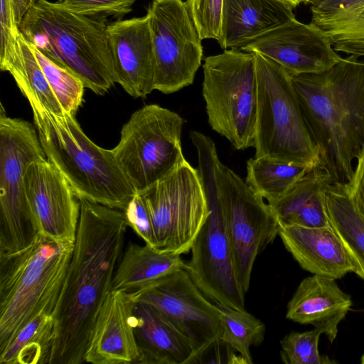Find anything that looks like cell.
<instances>
[{"label":"cell","mask_w":364,"mask_h":364,"mask_svg":"<svg viewBox=\"0 0 364 364\" xmlns=\"http://www.w3.org/2000/svg\"><path fill=\"white\" fill-rule=\"evenodd\" d=\"M73 255L54 312L49 364H81L98 313L112 290L128 223L123 210L80 198Z\"/></svg>","instance_id":"cell-1"},{"label":"cell","mask_w":364,"mask_h":364,"mask_svg":"<svg viewBox=\"0 0 364 364\" xmlns=\"http://www.w3.org/2000/svg\"><path fill=\"white\" fill-rule=\"evenodd\" d=\"M291 76L317 166L332 183L347 184L364 151V60L349 55L322 73Z\"/></svg>","instance_id":"cell-2"},{"label":"cell","mask_w":364,"mask_h":364,"mask_svg":"<svg viewBox=\"0 0 364 364\" xmlns=\"http://www.w3.org/2000/svg\"><path fill=\"white\" fill-rule=\"evenodd\" d=\"M106 21L72 12L58 1L36 0L18 28L31 44L80 79L85 88L103 95L116 83Z\"/></svg>","instance_id":"cell-3"},{"label":"cell","mask_w":364,"mask_h":364,"mask_svg":"<svg viewBox=\"0 0 364 364\" xmlns=\"http://www.w3.org/2000/svg\"><path fill=\"white\" fill-rule=\"evenodd\" d=\"M46 159L63 174L78 198L124 210L137 193L112 150L95 144L75 116L55 114L30 103Z\"/></svg>","instance_id":"cell-4"},{"label":"cell","mask_w":364,"mask_h":364,"mask_svg":"<svg viewBox=\"0 0 364 364\" xmlns=\"http://www.w3.org/2000/svg\"><path fill=\"white\" fill-rule=\"evenodd\" d=\"M74 243L39 234L27 248L0 255V353L37 316L54 315Z\"/></svg>","instance_id":"cell-5"},{"label":"cell","mask_w":364,"mask_h":364,"mask_svg":"<svg viewBox=\"0 0 364 364\" xmlns=\"http://www.w3.org/2000/svg\"><path fill=\"white\" fill-rule=\"evenodd\" d=\"M198 154L197 170L210 213L191 248L186 269L209 299L245 310L244 292L236 274L231 246L223 222L217 178L220 161L214 141L207 135L190 132Z\"/></svg>","instance_id":"cell-6"},{"label":"cell","mask_w":364,"mask_h":364,"mask_svg":"<svg viewBox=\"0 0 364 364\" xmlns=\"http://www.w3.org/2000/svg\"><path fill=\"white\" fill-rule=\"evenodd\" d=\"M253 53L257 85L255 157L317 166V151L291 75L272 60Z\"/></svg>","instance_id":"cell-7"},{"label":"cell","mask_w":364,"mask_h":364,"mask_svg":"<svg viewBox=\"0 0 364 364\" xmlns=\"http://www.w3.org/2000/svg\"><path fill=\"white\" fill-rule=\"evenodd\" d=\"M203 97L211 129L237 150L254 146L257 85L253 53L239 49L206 57Z\"/></svg>","instance_id":"cell-8"},{"label":"cell","mask_w":364,"mask_h":364,"mask_svg":"<svg viewBox=\"0 0 364 364\" xmlns=\"http://www.w3.org/2000/svg\"><path fill=\"white\" fill-rule=\"evenodd\" d=\"M46 158L36 129L30 122L0 116V255L21 251L39 231L24 187L27 167Z\"/></svg>","instance_id":"cell-9"},{"label":"cell","mask_w":364,"mask_h":364,"mask_svg":"<svg viewBox=\"0 0 364 364\" xmlns=\"http://www.w3.org/2000/svg\"><path fill=\"white\" fill-rule=\"evenodd\" d=\"M184 119L156 104L135 111L122 126L112 150L136 192L148 188L185 159L181 148Z\"/></svg>","instance_id":"cell-10"},{"label":"cell","mask_w":364,"mask_h":364,"mask_svg":"<svg viewBox=\"0 0 364 364\" xmlns=\"http://www.w3.org/2000/svg\"><path fill=\"white\" fill-rule=\"evenodd\" d=\"M139 193L151 215L156 248L178 255L191 251L210 213L197 168L184 159Z\"/></svg>","instance_id":"cell-11"},{"label":"cell","mask_w":364,"mask_h":364,"mask_svg":"<svg viewBox=\"0 0 364 364\" xmlns=\"http://www.w3.org/2000/svg\"><path fill=\"white\" fill-rule=\"evenodd\" d=\"M217 178L237 277L246 293L255 261L279 235L281 223L269 203L221 161Z\"/></svg>","instance_id":"cell-12"},{"label":"cell","mask_w":364,"mask_h":364,"mask_svg":"<svg viewBox=\"0 0 364 364\" xmlns=\"http://www.w3.org/2000/svg\"><path fill=\"white\" fill-rule=\"evenodd\" d=\"M146 15L155 61L154 89L171 94L191 85L203 50L186 2L154 0Z\"/></svg>","instance_id":"cell-13"},{"label":"cell","mask_w":364,"mask_h":364,"mask_svg":"<svg viewBox=\"0 0 364 364\" xmlns=\"http://www.w3.org/2000/svg\"><path fill=\"white\" fill-rule=\"evenodd\" d=\"M134 294L136 301L154 307L189 341L194 350L191 364L221 336L223 329L215 303L208 300L186 268Z\"/></svg>","instance_id":"cell-14"},{"label":"cell","mask_w":364,"mask_h":364,"mask_svg":"<svg viewBox=\"0 0 364 364\" xmlns=\"http://www.w3.org/2000/svg\"><path fill=\"white\" fill-rule=\"evenodd\" d=\"M23 182L39 233L75 242L80 201L59 170L46 158L38 159L27 167Z\"/></svg>","instance_id":"cell-15"},{"label":"cell","mask_w":364,"mask_h":364,"mask_svg":"<svg viewBox=\"0 0 364 364\" xmlns=\"http://www.w3.org/2000/svg\"><path fill=\"white\" fill-rule=\"evenodd\" d=\"M239 50L259 53L291 75L320 73L343 58L318 26L296 18L257 36Z\"/></svg>","instance_id":"cell-16"},{"label":"cell","mask_w":364,"mask_h":364,"mask_svg":"<svg viewBox=\"0 0 364 364\" xmlns=\"http://www.w3.org/2000/svg\"><path fill=\"white\" fill-rule=\"evenodd\" d=\"M107 35L116 83L130 96L144 98L154 89L155 61L149 17L116 20Z\"/></svg>","instance_id":"cell-17"},{"label":"cell","mask_w":364,"mask_h":364,"mask_svg":"<svg viewBox=\"0 0 364 364\" xmlns=\"http://www.w3.org/2000/svg\"><path fill=\"white\" fill-rule=\"evenodd\" d=\"M134 292L111 290L95 321L85 362L136 363L139 350L133 328Z\"/></svg>","instance_id":"cell-18"},{"label":"cell","mask_w":364,"mask_h":364,"mask_svg":"<svg viewBox=\"0 0 364 364\" xmlns=\"http://www.w3.org/2000/svg\"><path fill=\"white\" fill-rule=\"evenodd\" d=\"M352 306L350 296L336 279L313 274L299 284L287 304L286 317L300 324H310L333 342L339 323Z\"/></svg>","instance_id":"cell-19"},{"label":"cell","mask_w":364,"mask_h":364,"mask_svg":"<svg viewBox=\"0 0 364 364\" xmlns=\"http://www.w3.org/2000/svg\"><path fill=\"white\" fill-rule=\"evenodd\" d=\"M279 236L301 268L313 274L337 279L353 272L348 254L331 226L281 225Z\"/></svg>","instance_id":"cell-20"},{"label":"cell","mask_w":364,"mask_h":364,"mask_svg":"<svg viewBox=\"0 0 364 364\" xmlns=\"http://www.w3.org/2000/svg\"><path fill=\"white\" fill-rule=\"evenodd\" d=\"M133 328L137 364H191L194 350L189 341L154 307L136 301Z\"/></svg>","instance_id":"cell-21"},{"label":"cell","mask_w":364,"mask_h":364,"mask_svg":"<svg viewBox=\"0 0 364 364\" xmlns=\"http://www.w3.org/2000/svg\"><path fill=\"white\" fill-rule=\"evenodd\" d=\"M293 7L281 0H223V49H240L257 36L293 18Z\"/></svg>","instance_id":"cell-22"},{"label":"cell","mask_w":364,"mask_h":364,"mask_svg":"<svg viewBox=\"0 0 364 364\" xmlns=\"http://www.w3.org/2000/svg\"><path fill=\"white\" fill-rule=\"evenodd\" d=\"M331 183L329 175L315 166L284 195L268 203L281 225L331 227L325 200V191Z\"/></svg>","instance_id":"cell-23"},{"label":"cell","mask_w":364,"mask_h":364,"mask_svg":"<svg viewBox=\"0 0 364 364\" xmlns=\"http://www.w3.org/2000/svg\"><path fill=\"white\" fill-rule=\"evenodd\" d=\"M311 11L336 52L364 56V0H318Z\"/></svg>","instance_id":"cell-24"},{"label":"cell","mask_w":364,"mask_h":364,"mask_svg":"<svg viewBox=\"0 0 364 364\" xmlns=\"http://www.w3.org/2000/svg\"><path fill=\"white\" fill-rule=\"evenodd\" d=\"M182 268L186 262L181 255L129 242L116 268L112 290L135 292Z\"/></svg>","instance_id":"cell-25"},{"label":"cell","mask_w":364,"mask_h":364,"mask_svg":"<svg viewBox=\"0 0 364 364\" xmlns=\"http://www.w3.org/2000/svg\"><path fill=\"white\" fill-rule=\"evenodd\" d=\"M331 228L340 237L353 266L364 280V217L353 205L345 185L331 183L325 191Z\"/></svg>","instance_id":"cell-26"},{"label":"cell","mask_w":364,"mask_h":364,"mask_svg":"<svg viewBox=\"0 0 364 364\" xmlns=\"http://www.w3.org/2000/svg\"><path fill=\"white\" fill-rule=\"evenodd\" d=\"M0 68L11 75L29 103L55 114L64 112L36 59L33 46L21 32L15 51L0 59Z\"/></svg>","instance_id":"cell-27"},{"label":"cell","mask_w":364,"mask_h":364,"mask_svg":"<svg viewBox=\"0 0 364 364\" xmlns=\"http://www.w3.org/2000/svg\"><path fill=\"white\" fill-rule=\"evenodd\" d=\"M54 336V315L43 313L28 323L0 353L1 364L48 363Z\"/></svg>","instance_id":"cell-28"},{"label":"cell","mask_w":364,"mask_h":364,"mask_svg":"<svg viewBox=\"0 0 364 364\" xmlns=\"http://www.w3.org/2000/svg\"><path fill=\"white\" fill-rule=\"evenodd\" d=\"M313 168L267 157H254L247 161L245 182L257 194L269 203L284 195Z\"/></svg>","instance_id":"cell-29"},{"label":"cell","mask_w":364,"mask_h":364,"mask_svg":"<svg viewBox=\"0 0 364 364\" xmlns=\"http://www.w3.org/2000/svg\"><path fill=\"white\" fill-rule=\"evenodd\" d=\"M222 326L220 338L233 348L247 364L252 363L250 348L264 338L265 325L245 310L216 304Z\"/></svg>","instance_id":"cell-30"},{"label":"cell","mask_w":364,"mask_h":364,"mask_svg":"<svg viewBox=\"0 0 364 364\" xmlns=\"http://www.w3.org/2000/svg\"><path fill=\"white\" fill-rule=\"evenodd\" d=\"M33 48L36 59L62 109L75 116L83 100L85 88L84 83L70 71L55 63L33 46Z\"/></svg>","instance_id":"cell-31"},{"label":"cell","mask_w":364,"mask_h":364,"mask_svg":"<svg viewBox=\"0 0 364 364\" xmlns=\"http://www.w3.org/2000/svg\"><path fill=\"white\" fill-rule=\"evenodd\" d=\"M322 334L316 328L291 331L280 341L281 358L287 364H333L336 363L327 355H321L318 342Z\"/></svg>","instance_id":"cell-32"},{"label":"cell","mask_w":364,"mask_h":364,"mask_svg":"<svg viewBox=\"0 0 364 364\" xmlns=\"http://www.w3.org/2000/svg\"><path fill=\"white\" fill-rule=\"evenodd\" d=\"M223 0H187L186 2L202 38L222 37V11Z\"/></svg>","instance_id":"cell-33"},{"label":"cell","mask_w":364,"mask_h":364,"mask_svg":"<svg viewBox=\"0 0 364 364\" xmlns=\"http://www.w3.org/2000/svg\"><path fill=\"white\" fill-rule=\"evenodd\" d=\"M136 0H60L66 9L85 16H109L120 20L132 11Z\"/></svg>","instance_id":"cell-34"},{"label":"cell","mask_w":364,"mask_h":364,"mask_svg":"<svg viewBox=\"0 0 364 364\" xmlns=\"http://www.w3.org/2000/svg\"><path fill=\"white\" fill-rule=\"evenodd\" d=\"M128 223L145 244L156 247L151 215L141 193L137 192L124 210Z\"/></svg>","instance_id":"cell-35"},{"label":"cell","mask_w":364,"mask_h":364,"mask_svg":"<svg viewBox=\"0 0 364 364\" xmlns=\"http://www.w3.org/2000/svg\"><path fill=\"white\" fill-rule=\"evenodd\" d=\"M1 48L0 58L16 50L20 31L16 21L11 0H0Z\"/></svg>","instance_id":"cell-36"},{"label":"cell","mask_w":364,"mask_h":364,"mask_svg":"<svg viewBox=\"0 0 364 364\" xmlns=\"http://www.w3.org/2000/svg\"><path fill=\"white\" fill-rule=\"evenodd\" d=\"M345 186L353 205L364 217V151L356 161L351 180Z\"/></svg>","instance_id":"cell-37"},{"label":"cell","mask_w":364,"mask_h":364,"mask_svg":"<svg viewBox=\"0 0 364 364\" xmlns=\"http://www.w3.org/2000/svg\"><path fill=\"white\" fill-rule=\"evenodd\" d=\"M13 3L16 21L19 26L24 15L36 0H11Z\"/></svg>","instance_id":"cell-38"},{"label":"cell","mask_w":364,"mask_h":364,"mask_svg":"<svg viewBox=\"0 0 364 364\" xmlns=\"http://www.w3.org/2000/svg\"><path fill=\"white\" fill-rule=\"evenodd\" d=\"M281 1L291 5L293 8L298 6L301 3L306 4V1H307V0H281Z\"/></svg>","instance_id":"cell-39"},{"label":"cell","mask_w":364,"mask_h":364,"mask_svg":"<svg viewBox=\"0 0 364 364\" xmlns=\"http://www.w3.org/2000/svg\"><path fill=\"white\" fill-rule=\"evenodd\" d=\"M316 1H318V0H307L306 4H311L314 3V2H316Z\"/></svg>","instance_id":"cell-40"},{"label":"cell","mask_w":364,"mask_h":364,"mask_svg":"<svg viewBox=\"0 0 364 364\" xmlns=\"http://www.w3.org/2000/svg\"><path fill=\"white\" fill-rule=\"evenodd\" d=\"M361 363L364 364V355L361 357Z\"/></svg>","instance_id":"cell-41"}]
</instances>
